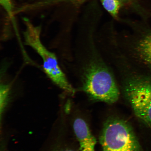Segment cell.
<instances>
[{"mask_svg":"<svg viewBox=\"0 0 151 151\" xmlns=\"http://www.w3.org/2000/svg\"><path fill=\"white\" fill-rule=\"evenodd\" d=\"M97 33L96 28L89 26L81 33L79 89L93 101L114 104L119 99L120 92L114 75L98 45Z\"/></svg>","mask_w":151,"mask_h":151,"instance_id":"obj_1","label":"cell"},{"mask_svg":"<svg viewBox=\"0 0 151 151\" xmlns=\"http://www.w3.org/2000/svg\"><path fill=\"white\" fill-rule=\"evenodd\" d=\"M119 89L136 116L151 126V77L134 72L122 81Z\"/></svg>","mask_w":151,"mask_h":151,"instance_id":"obj_2","label":"cell"},{"mask_svg":"<svg viewBox=\"0 0 151 151\" xmlns=\"http://www.w3.org/2000/svg\"><path fill=\"white\" fill-rule=\"evenodd\" d=\"M131 32H117L123 52L141 71L151 77V28L135 26Z\"/></svg>","mask_w":151,"mask_h":151,"instance_id":"obj_3","label":"cell"},{"mask_svg":"<svg viewBox=\"0 0 151 151\" xmlns=\"http://www.w3.org/2000/svg\"><path fill=\"white\" fill-rule=\"evenodd\" d=\"M24 20L26 27L24 33L25 44L32 48L42 58L43 69L51 80L67 93L74 95L76 90L60 68L56 55L47 50L41 42L40 27L34 26L27 19Z\"/></svg>","mask_w":151,"mask_h":151,"instance_id":"obj_4","label":"cell"},{"mask_svg":"<svg viewBox=\"0 0 151 151\" xmlns=\"http://www.w3.org/2000/svg\"><path fill=\"white\" fill-rule=\"evenodd\" d=\"M99 141L103 151H141L133 128L121 119L111 118L105 122Z\"/></svg>","mask_w":151,"mask_h":151,"instance_id":"obj_5","label":"cell"},{"mask_svg":"<svg viewBox=\"0 0 151 151\" xmlns=\"http://www.w3.org/2000/svg\"><path fill=\"white\" fill-rule=\"evenodd\" d=\"M73 127L81 151H95L97 141L86 121L81 118L76 119Z\"/></svg>","mask_w":151,"mask_h":151,"instance_id":"obj_6","label":"cell"},{"mask_svg":"<svg viewBox=\"0 0 151 151\" xmlns=\"http://www.w3.org/2000/svg\"><path fill=\"white\" fill-rule=\"evenodd\" d=\"M87 0H42L33 4V7L35 9H42L47 7L63 3H72L79 4L84 2Z\"/></svg>","mask_w":151,"mask_h":151,"instance_id":"obj_7","label":"cell"},{"mask_svg":"<svg viewBox=\"0 0 151 151\" xmlns=\"http://www.w3.org/2000/svg\"><path fill=\"white\" fill-rule=\"evenodd\" d=\"M102 4L106 10L115 18L118 17L121 3L120 0H101Z\"/></svg>","mask_w":151,"mask_h":151,"instance_id":"obj_8","label":"cell"},{"mask_svg":"<svg viewBox=\"0 0 151 151\" xmlns=\"http://www.w3.org/2000/svg\"><path fill=\"white\" fill-rule=\"evenodd\" d=\"M10 86L9 84H1L0 87V115L1 118L8 103Z\"/></svg>","mask_w":151,"mask_h":151,"instance_id":"obj_9","label":"cell"},{"mask_svg":"<svg viewBox=\"0 0 151 151\" xmlns=\"http://www.w3.org/2000/svg\"><path fill=\"white\" fill-rule=\"evenodd\" d=\"M0 3L2 6L5 9L11 21L14 22V10L12 3V0H0Z\"/></svg>","mask_w":151,"mask_h":151,"instance_id":"obj_10","label":"cell"},{"mask_svg":"<svg viewBox=\"0 0 151 151\" xmlns=\"http://www.w3.org/2000/svg\"><path fill=\"white\" fill-rule=\"evenodd\" d=\"M53 151H75L74 150H71L65 147H59V148H56L55 150Z\"/></svg>","mask_w":151,"mask_h":151,"instance_id":"obj_11","label":"cell"},{"mask_svg":"<svg viewBox=\"0 0 151 151\" xmlns=\"http://www.w3.org/2000/svg\"><path fill=\"white\" fill-rule=\"evenodd\" d=\"M122 1H127V0H122Z\"/></svg>","mask_w":151,"mask_h":151,"instance_id":"obj_12","label":"cell"}]
</instances>
